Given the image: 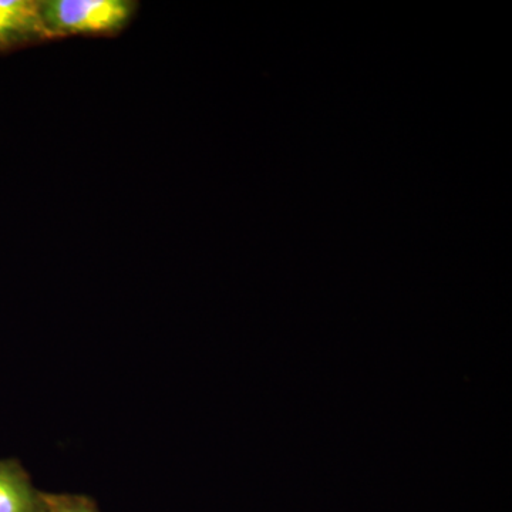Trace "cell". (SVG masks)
I'll list each match as a JSON object with an SVG mask.
<instances>
[{
	"mask_svg": "<svg viewBox=\"0 0 512 512\" xmlns=\"http://www.w3.org/2000/svg\"><path fill=\"white\" fill-rule=\"evenodd\" d=\"M53 42L67 37H116L136 18L134 0H37Z\"/></svg>",
	"mask_w": 512,
	"mask_h": 512,
	"instance_id": "6da1fadb",
	"label": "cell"
},
{
	"mask_svg": "<svg viewBox=\"0 0 512 512\" xmlns=\"http://www.w3.org/2000/svg\"><path fill=\"white\" fill-rule=\"evenodd\" d=\"M49 42L37 0H0V56Z\"/></svg>",
	"mask_w": 512,
	"mask_h": 512,
	"instance_id": "7a4b0ae2",
	"label": "cell"
},
{
	"mask_svg": "<svg viewBox=\"0 0 512 512\" xmlns=\"http://www.w3.org/2000/svg\"><path fill=\"white\" fill-rule=\"evenodd\" d=\"M0 512H43V493L18 460H0Z\"/></svg>",
	"mask_w": 512,
	"mask_h": 512,
	"instance_id": "3957f363",
	"label": "cell"
},
{
	"mask_svg": "<svg viewBox=\"0 0 512 512\" xmlns=\"http://www.w3.org/2000/svg\"><path fill=\"white\" fill-rule=\"evenodd\" d=\"M43 512H100L92 498L73 494L43 493Z\"/></svg>",
	"mask_w": 512,
	"mask_h": 512,
	"instance_id": "277c9868",
	"label": "cell"
}]
</instances>
